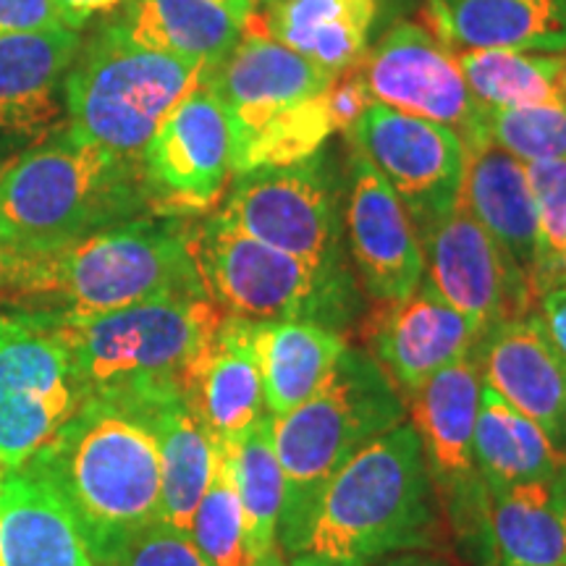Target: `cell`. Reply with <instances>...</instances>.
<instances>
[{"label":"cell","mask_w":566,"mask_h":566,"mask_svg":"<svg viewBox=\"0 0 566 566\" xmlns=\"http://www.w3.org/2000/svg\"><path fill=\"white\" fill-rule=\"evenodd\" d=\"M184 218L142 216L74 242L11 252L0 296L17 313L84 321L171 296H208Z\"/></svg>","instance_id":"6da1fadb"},{"label":"cell","mask_w":566,"mask_h":566,"mask_svg":"<svg viewBox=\"0 0 566 566\" xmlns=\"http://www.w3.org/2000/svg\"><path fill=\"white\" fill-rule=\"evenodd\" d=\"M443 537L446 520L422 441L405 420L338 467L289 566H373L441 548Z\"/></svg>","instance_id":"7a4b0ae2"},{"label":"cell","mask_w":566,"mask_h":566,"mask_svg":"<svg viewBox=\"0 0 566 566\" xmlns=\"http://www.w3.org/2000/svg\"><path fill=\"white\" fill-rule=\"evenodd\" d=\"M153 399H84L30 462L63 495L95 566L160 520Z\"/></svg>","instance_id":"3957f363"},{"label":"cell","mask_w":566,"mask_h":566,"mask_svg":"<svg viewBox=\"0 0 566 566\" xmlns=\"http://www.w3.org/2000/svg\"><path fill=\"white\" fill-rule=\"evenodd\" d=\"M155 216L139 158L69 126L0 168V223L13 252L45 250Z\"/></svg>","instance_id":"277c9868"},{"label":"cell","mask_w":566,"mask_h":566,"mask_svg":"<svg viewBox=\"0 0 566 566\" xmlns=\"http://www.w3.org/2000/svg\"><path fill=\"white\" fill-rule=\"evenodd\" d=\"M407 401L370 354L346 346L323 386L292 412L273 417L271 433L283 475L279 548L302 551L315 506L346 459L405 422Z\"/></svg>","instance_id":"5b68a950"},{"label":"cell","mask_w":566,"mask_h":566,"mask_svg":"<svg viewBox=\"0 0 566 566\" xmlns=\"http://www.w3.org/2000/svg\"><path fill=\"white\" fill-rule=\"evenodd\" d=\"M66 346L84 399H155L181 391V375L221 325L210 296H171L84 317L48 321Z\"/></svg>","instance_id":"8992f818"},{"label":"cell","mask_w":566,"mask_h":566,"mask_svg":"<svg viewBox=\"0 0 566 566\" xmlns=\"http://www.w3.org/2000/svg\"><path fill=\"white\" fill-rule=\"evenodd\" d=\"M205 292L254 323H317L344 334L363 313L349 268H321L275 250L212 212L192 231Z\"/></svg>","instance_id":"52a82bcc"},{"label":"cell","mask_w":566,"mask_h":566,"mask_svg":"<svg viewBox=\"0 0 566 566\" xmlns=\"http://www.w3.org/2000/svg\"><path fill=\"white\" fill-rule=\"evenodd\" d=\"M205 76L202 66L132 42L113 21L69 69L63 92L71 126L105 150L139 158L176 105L202 87Z\"/></svg>","instance_id":"ba28073f"},{"label":"cell","mask_w":566,"mask_h":566,"mask_svg":"<svg viewBox=\"0 0 566 566\" xmlns=\"http://www.w3.org/2000/svg\"><path fill=\"white\" fill-rule=\"evenodd\" d=\"M478 363L470 357L443 367L428 384L409 394L407 407L422 441L446 525L475 566H491L488 551V485L472 454L480 405Z\"/></svg>","instance_id":"9c48e42d"},{"label":"cell","mask_w":566,"mask_h":566,"mask_svg":"<svg viewBox=\"0 0 566 566\" xmlns=\"http://www.w3.org/2000/svg\"><path fill=\"white\" fill-rule=\"evenodd\" d=\"M218 212L275 250L321 268H349L344 258L342 179L325 153L294 166L233 176Z\"/></svg>","instance_id":"30bf717a"},{"label":"cell","mask_w":566,"mask_h":566,"mask_svg":"<svg viewBox=\"0 0 566 566\" xmlns=\"http://www.w3.org/2000/svg\"><path fill=\"white\" fill-rule=\"evenodd\" d=\"M66 346L51 323L0 313V462L21 467L82 407Z\"/></svg>","instance_id":"8fae6325"},{"label":"cell","mask_w":566,"mask_h":566,"mask_svg":"<svg viewBox=\"0 0 566 566\" xmlns=\"http://www.w3.org/2000/svg\"><path fill=\"white\" fill-rule=\"evenodd\" d=\"M346 137L388 181L420 237L459 205L464 142L449 126L370 103Z\"/></svg>","instance_id":"7c38bea8"},{"label":"cell","mask_w":566,"mask_h":566,"mask_svg":"<svg viewBox=\"0 0 566 566\" xmlns=\"http://www.w3.org/2000/svg\"><path fill=\"white\" fill-rule=\"evenodd\" d=\"M375 103L454 129L464 145L483 139L485 105L472 95L457 55L417 21H401L357 63Z\"/></svg>","instance_id":"4fadbf2b"},{"label":"cell","mask_w":566,"mask_h":566,"mask_svg":"<svg viewBox=\"0 0 566 566\" xmlns=\"http://www.w3.org/2000/svg\"><path fill=\"white\" fill-rule=\"evenodd\" d=\"M139 168L155 216H192L221 200L233 176V134L223 105L205 84L153 134Z\"/></svg>","instance_id":"5bb4252c"},{"label":"cell","mask_w":566,"mask_h":566,"mask_svg":"<svg viewBox=\"0 0 566 566\" xmlns=\"http://www.w3.org/2000/svg\"><path fill=\"white\" fill-rule=\"evenodd\" d=\"M422 283L470 317L480 334L535 313L537 296L520 265L495 244L462 200L420 237Z\"/></svg>","instance_id":"9a60e30c"},{"label":"cell","mask_w":566,"mask_h":566,"mask_svg":"<svg viewBox=\"0 0 566 566\" xmlns=\"http://www.w3.org/2000/svg\"><path fill=\"white\" fill-rule=\"evenodd\" d=\"M344 233L354 271L373 302L415 294L424 275L420 233L388 181L357 147L349 155Z\"/></svg>","instance_id":"2e32d148"},{"label":"cell","mask_w":566,"mask_h":566,"mask_svg":"<svg viewBox=\"0 0 566 566\" xmlns=\"http://www.w3.org/2000/svg\"><path fill=\"white\" fill-rule=\"evenodd\" d=\"M359 334L367 354L401 396L417 391L443 367L470 357L483 336L470 317L424 283L399 302H375L359 325Z\"/></svg>","instance_id":"e0dca14e"},{"label":"cell","mask_w":566,"mask_h":566,"mask_svg":"<svg viewBox=\"0 0 566 566\" xmlns=\"http://www.w3.org/2000/svg\"><path fill=\"white\" fill-rule=\"evenodd\" d=\"M470 354L483 386L541 424L566 454V363L543 334L535 313L485 331Z\"/></svg>","instance_id":"ac0fdd59"},{"label":"cell","mask_w":566,"mask_h":566,"mask_svg":"<svg viewBox=\"0 0 566 566\" xmlns=\"http://www.w3.org/2000/svg\"><path fill=\"white\" fill-rule=\"evenodd\" d=\"M334 82L331 71L258 32L242 34L239 45L205 76V87L229 116L233 137L283 108L325 95Z\"/></svg>","instance_id":"d6986e66"},{"label":"cell","mask_w":566,"mask_h":566,"mask_svg":"<svg viewBox=\"0 0 566 566\" xmlns=\"http://www.w3.org/2000/svg\"><path fill=\"white\" fill-rule=\"evenodd\" d=\"M181 394L212 441H229L265 412L254 321L223 315L210 342L181 375Z\"/></svg>","instance_id":"ffe728a7"},{"label":"cell","mask_w":566,"mask_h":566,"mask_svg":"<svg viewBox=\"0 0 566 566\" xmlns=\"http://www.w3.org/2000/svg\"><path fill=\"white\" fill-rule=\"evenodd\" d=\"M0 566H95L74 512L32 462L6 472Z\"/></svg>","instance_id":"44dd1931"},{"label":"cell","mask_w":566,"mask_h":566,"mask_svg":"<svg viewBox=\"0 0 566 566\" xmlns=\"http://www.w3.org/2000/svg\"><path fill=\"white\" fill-rule=\"evenodd\" d=\"M459 200L533 283L537 218L525 163L485 137L470 142L464 145V181Z\"/></svg>","instance_id":"7402d4cb"},{"label":"cell","mask_w":566,"mask_h":566,"mask_svg":"<svg viewBox=\"0 0 566 566\" xmlns=\"http://www.w3.org/2000/svg\"><path fill=\"white\" fill-rule=\"evenodd\" d=\"M80 48V34L63 24L0 38V129L40 132L59 116Z\"/></svg>","instance_id":"603a6c76"},{"label":"cell","mask_w":566,"mask_h":566,"mask_svg":"<svg viewBox=\"0 0 566 566\" xmlns=\"http://www.w3.org/2000/svg\"><path fill=\"white\" fill-rule=\"evenodd\" d=\"M428 17L464 51H566V0H430Z\"/></svg>","instance_id":"cb8c5ba5"},{"label":"cell","mask_w":566,"mask_h":566,"mask_svg":"<svg viewBox=\"0 0 566 566\" xmlns=\"http://www.w3.org/2000/svg\"><path fill=\"white\" fill-rule=\"evenodd\" d=\"M491 566H566V472L488 488Z\"/></svg>","instance_id":"d4e9b609"},{"label":"cell","mask_w":566,"mask_h":566,"mask_svg":"<svg viewBox=\"0 0 566 566\" xmlns=\"http://www.w3.org/2000/svg\"><path fill=\"white\" fill-rule=\"evenodd\" d=\"M378 0H281L268 6V38L338 76L357 66L370 45Z\"/></svg>","instance_id":"484cf974"},{"label":"cell","mask_w":566,"mask_h":566,"mask_svg":"<svg viewBox=\"0 0 566 566\" xmlns=\"http://www.w3.org/2000/svg\"><path fill=\"white\" fill-rule=\"evenodd\" d=\"M118 30L147 51L210 71L242 40L244 27L216 0H126Z\"/></svg>","instance_id":"4316f807"},{"label":"cell","mask_w":566,"mask_h":566,"mask_svg":"<svg viewBox=\"0 0 566 566\" xmlns=\"http://www.w3.org/2000/svg\"><path fill=\"white\" fill-rule=\"evenodd\" d=\"M147 407L160 449V520L189 533L216 467V441L181 391L163 394Z\"/></svg>","instance_id":"83f0119b"},{"label":"cell","mask_w":566,"mask_h":566,"mask_svg":"<svg viewBox=\"0 0 566 566\" xmlns=\"http://www.w3.org/2000/svg\"><path fill=\"white\" fill-rule=\"evenodd\" d=\"M346 346L344 334L317 323H254L268 415L281 417L304 405Z\"/></svg>","instance_id":"f1b7e54d"},{"label":"cell","mask_w":566,"mask_h":566,"mask_svg":"<svg viewBox=\"0 0 566 566\" xmlns=\"http://www.w3.org/2000/svg\"><path fill=\"white\" fill-rule=\"evenodd\" d=\"M472 454L488 488L548 480L566 472V454L556 449L546 430L488 386L480 388Z\"/></svg>","instance_id":"f546056e"},{"label":"cell","mask_w":566,"mask_h":566,"mask_svg":"<svg viewBox=\"0 0 566 566\" xmlns=\"http://www.w3.org/2000/svg\"><path fill=\"white\" fill-rule=\"evenodd\" d=\"M223 443L233 483L244 512L247 546L258 566H286L279 548V516L283 506V475L275 454L271 415Z\"/></svg>","instance_id":"4dcf8cb0"},{"label":"cell","mask_w":566,"mask_h":566,"mask_svg":"<svg viewBox=\"0 0 566 566\" xmlns=\"http://www.w3.org/2000/svg\"><path fill=\"white\" fill-rule=\"evenodd\" d=\"M472 95L485 108L520 105H564L566 108V51H459Z\"/></svg>","instance_id":"1f68e13d"},{"label":"cell","mask_w":566,"mask_h":566,"mask_svg":"<svg viewBox=\"0 0 566 566\" xmlns=\"http://www.w3.org/2000/svg\"><path fill=\"white\" fill-rule=\"evenodd\" d=\"M336 134L328 92L283 108L247 134L233 137V176L258 168L294 166L313 158Z\"/></svg>","instance_id":"d6a6232c"},{"label":"cell","mask_w":566,"mask_h":566,"mask_svg":"<svg viewBox=\"0 0 566 566\" xmlns=\"http://www.w3.org/2000/svg\"><path fill=\"white\" fill-rule=\"evenodd\" d=\"M189 535L208 566H258L247 546L244 512L237 483H233L231 462L226 457L223 443L218 441L210 485L197 506Z\"/></svg>","instance_id":"836d02e7"},{"label":"cell","mask_w":566,"mask_h":566,"mask_svg":"<svg viewBox=\"0 0 566 566\" xmlns=\"http://www.w3.org/2000/svg\"><path fill=\"white\" fill-rule=\"evenodd\" d=\"M537 218V252L533 289L541 300L566 268V160L525 163Z\"/></svg>","instance_id":"e575fe53"},{"label":"cell","mask_w":566,"mask_h":566,"mask_svg":"<svg viewBox=\"0 0 566 566\" xmlns=\"http://www.w3.org/2000/svg\"><path fill=\"white\" fill-rule=\"evenodd\" d=\"M483 137L522 163L566 160L564 105L485 108Z\"/></svg>","instance_id":"d590c367"},{"label":"cell","mask_w":566,"mask_h":566,"mask_svg":"<svg viewBox=\"0 0 566 566\" xmlns=\"http://www.w3.org/2000/svg\"><path fill=\"white\" fill-rule=\"evenodd\" d=\"M101 566H208V562L195 546L192 535L158 520L126 541Z\"/></svg>","instance_id":"8d00e7d4"},{"label":"cell","mask_w":566,"mask_h":566,"mask_svg":"<svg viewBox=\"0 0 566 566\" xmlns=\"http://www.w3.org/2000/svg\"><path fill=\"white\" fill-rule=\"evenodd\" d=\"M375 103L370 97V90L359 74V69L354 66L344 74L336 76V82L331 84L328 90V111L331 118H334L336 132H349L354 124L363 118V113L367 111V105Z\"/></svg>","instance_id":"74e56055"},{"label":"cell","mask_w":566,"mask_h":566,"mask_svg":"<svg viewBox=\"0 0 566 566\" xmlns=\"http://www.w3.org/2000/svg\"><path fill=\"white\" fill-rule=\"evenodd\" d=\"M53 24H61L53 0H0V38Z\"/></svg>","instance_id":"f35d334b"},{"label":"cell","mask_w":566,"mask_h":566,"mask_svg":"<svg viewBox=\"0 0 566 566\" xmlns=\"http://www.w3.org/2000/svg\"><path fill=\"white\" fill-rule=\"evenodd\" d=\"M535 317L551 346H554L558 357L566 363V286H556L543 294L537 300Z\"/></svg>","instance_id":"ab89813d"},{"label":"cell","mask_w":566,"mask_h":566,"mask_svg":"<svg viewBox=\"0 0 566 566\" xmlns=\"http://www.w3.org/2000/svg\"><path fill=\"white\" fill-rule=\"evenodd\" d=\"M126 0H53V9L59 13V21L69 30H82L95 13H108Z\"/></svg>","instance_id":"60d3db41"},{"label":"cell","mask_w":566,"mask_h":566,"mask_svg":"<svg viewBox=\"0 0 566 566\" xmlns=\"http://www.w3.org/2000/svg\"><path fill=\"white\" fill-rule=\"evenodd\" d=\"M373 566H454V564L446 562L443 556H433V554H422V551H415V554L388 556V558H384V562H378Z\"/></svg>","instance_id":"b9f144b4"},{"label":"cell","mask_w":566,"mask_h":566,"mask_svg":"<svg viewBox=\"0 0 566 566\" xmlns=\"http://www.w3.org/2000/svg\"><path fill=\"white\" fill-rule=\"evenodd\" d=\"M216 3L223 6V9L229 11L231 17L244 27V30L254 19V9H258V0H216Z\"/></svg>","instance_id":"7bdbcfd3"},{"label":"cell","mask_w":566,"mask_h":566,"mask_svg":"<svg viewBox=\"0 0 566 566\" xmlns=\"http://www.w3.org/2000/svg\"><path fill=\"white\" fill-rule=\"evenodd\" d=\"M11 244L9 239H6V231H3V223H0V279H3L6 273V265H9V258H11Z\"/></svg>","instance_id":"ee69618b"},{"label":"cell","mask_w":566,"mask_h":566,"mask_svg":"<svg viewBox=\"0 0 566 566\" xmlns=\"http://www.w3.org/2000/svg\"><path fill=\"white\" fill-rule=\"evenodd\" d=\"M6 472H9V467L0 462V493H3V480H6Z\"/></svg>","instance_id":"f6af8a7d"},{"label":"cell","mask_w":566,"mask_h":566,"mask_svg":"<svg viewBox=\"0 0 566 566\" xmlns=\"http://www.w3.org/2000/svg\"><path fill=\"white\" fill-rule=\"evenodd\" d=\"M260 3H263L265 9H268V6H275V3H281V0H260Z\"/></svg>","instance_id":"bcb514c9"},{"label":"cell","mask_w":566,"mask_h":566,"mask_svg":"<svg viewBox=\"0 0 566 566\" xmlns=\"http://www.w3.org/2000/svg\"><path fill=\"white\" fill-rule=\"evenodd\" d=\"M556 286H566V271L562 273V279H558V283H556ZM556 286H554V289H556Z\"/></svg>","instance_id":"7dc6e473"},{"label":"cell","mask_w":566,"mask_h":566,"mask_svg":"<svg viewBox=\"0 0 566 566\" xmlns=\"http://www.w3.org/2000/svg\"><path fill=\"white\" fill-rule=\"evenodd\" d=\"M564 271H566V268H564Z\"/></svg>","instance_id":"c3c4849f"}]
</instances>
